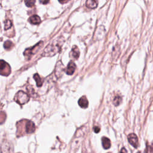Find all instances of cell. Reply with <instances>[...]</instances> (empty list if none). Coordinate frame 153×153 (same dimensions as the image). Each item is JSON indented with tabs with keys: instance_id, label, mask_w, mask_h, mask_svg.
Segmentation results:
<instances>
[{
	"instance_id": "cell-13",
	"label": "cell",
	"mask_w": 153,
	"mask_h": 153,
	"mask_svg": "<svg viewBox=\"0 0 153 153\" xmlns=\"http://www.w3.org/2000/svg\"><path fill=\"white\" fill-rule=\"evenodd\" d=\"M34 79L36 82V86L38 87H42L43 85V82L42 80V79L40 76V75L38 74H35L34 75Z\"/></svg>"
},
{
	"instance_id": "cell-18",
	"label": "cell",
	"mask_w": 153,
	"mask_h": 153,
	"mask_svg": "<svg viewBox=\"0 0 153 153\" xmlns=\"http://www.w3.org/2000/svg\"><path fill=\"white\" fill-rule=\"evenodd\" d=\"M12 26V22L10 20H6L5 22V25H4V29L6 30H7L10 29Z\"/></svg>"
},
{
	"instance_id": "cell-15",
	"label": "cell",
	"mask_w": 153,
	"mask_h": 153,
	"mask_svg": "<svg viewBox=\"0 0 153 153\" xmlns=\"http://www.w3.org/2000/svg\"><path fill=\"white\" fill-rule=\"evenodd\" d=\"M122 101V98L120 96H116V97L114 98V99L113 100V104L115 106H118V105H119L121 103Z\"/></svg>"
},
{
	"instance_id": "cell-12",
	"label": "cell",
	"mask_w": 153,
	"mask_h": 153,
	"mask_svg": "<svg viewBox=\"0 0 153 153\" xmlns=\"http://www.w3.org/2000/svg\"><path fill=\"white\" fill-rule=\"evenodd\" d=\"M86 6L89 8V9H95L98 6V1H93V0H89V1H87L86 3Z\"/></svg>"
},
{
	"instance_id": "cell-1",
	"label": "cell",
	"mask_w": 153,
	"mask_h": 153,
	"mask_svg": "<svg viewBox=\"0 0 153 153\" xmlns=\"http://www.w3.org/2000/svg\"><path fill=\"white\" fill-rule=\"evenodd\" d=\"M14 100L17 103L22 105L26 103L29 101V96L26 93L23 91H19L16 94Z\"/></svg>"
},
{
	"instance_id": "cell-22",
	"label": "cell",
	"mask_w": 153,
	"mask_h": 153,
	"mask_svg": "<svg viewBox=\"0 0 153 153\" xmlns=\"http://www.w3.org/2000/svg\"><path fill=\"white\" fill-rule=\"evenodd\" d=\"M40 2L41 3H43V4H47L48 3L49 1H40Z\"/></svg>"
},
{
	"instance_id": "cell-11",
	"label": "cell",
	"mask_w": 153,
	"mask_h": 153,
	"mask_svg": "<svg viewBox=\"0 0 153 153\" xmlns=\"http://www.w3.org/2000/svg\"><path fill=\"white\" fill-rule=\"evenodd\" d=\"M102 143L103 147L106 149H108L111 147V141L106 137H103L102 138Z\"/></svg>"
},
{
	"instance_id": "cell-8",
	"label": "cell",
	"mask_w": 153,
	"mask_h": 153,
	"mask_svg": "<svg viewBox=\"0 0 153 153\" xmlns=\"http://www.w3.org/2000/svg\"><path fill=\"white\" fill-rule=\"evenodd\" d=\"M63 65L61 63V62H59L57 63L56 69H55V74L56 76H58V77H60V76L62 75V74H63Z\"/></svg>"
},
{
	"instance_id": "cell-25",
	"label": "cell",
	"mask_w": 153,
	"mask_h": 153,
	"mask_svg": "<svg viewBox=\"0 0 153 153\" xmlns=\"http://www.w3.org/2000/svg\"><path fill=\"white\" fill-rule=\"evenodd\" d=\"M17 153H21V152H17Z\"/></svg>"
},
{
	"instance_id": "cell-21",
	"label": "cell",
	"mask_w": 153,
	"mask_h": 153,
	"mask_svg": "<svg viewBox=\"0 0 153 153\" xmlns=\"http://www.w3.org/2000/svg\"><path fill=\"white\" fill-rule=\"evenodd\" d=\"M120 153H128V152L125 148H122V149L120 151Z\"/></svg>"
},
{
	"instance_id": "cell-10",
	"label": "cell",
	"mask_w": 153,
	"mask_h": 153,
	"mask_svg": "<svg viewBox=\"0 0 153 153\" xmlns=\"http://www.w3.org/2000/svg\"><path fill=\"white\" fill-rule=\"evenodd\" d=\"M29 21L32 24L38 25L41 22V19L37 15H33L29 17Z\"/></svg>"
},
{
	"instance_id": "cell-2",
	"label": "cell",
	"mask_w": 153,
	"mask_h": 153,
	"mask_svg": "<svg viewBox=\"0 0 153 153\" xmlns=\"http://www.w3.org/2000/svg\"><path fill=\"white\" fill-rule=\"evenodd\" d=\"M60 50V47L58 45L50 44L45 49L43 56H55Z\"/></svg>"
},
{
	"instance_id": "cell-6",
	"label": "cell",
	"mask_w": 153,
	"mask_h": 153,
	"mask_svg": "<svg viewBox=\"0 0 153 153\" xmlns=\"http://www.w3.org/2000/svg\"><path fill=\"white\" fill-rule=\"evenodd\" d=\"M25 130L27 133H32L35 130V124L31 121H27L26 123Z\"/></svg>"
},
{
	"instance_id": "cell-23",
	"label": "cell",
	"mask_w": 153,
	"mask_h": 153,
	"mask_svg": "<svg viewBox=\"0 0 153 153\" xmlns=\"http://www.w3.org/2000/svg\"><path fill=\"white\" fill-rule=\"evenodd\" d=\"M59 2H60V3H62V4H63V3H67L68 1H59Z\"/></svg>"
},
{
	"instance_id": "cell-14",
	"label": "cell",
	"mask_w": 153,
	"mask_h": 153,
	"mask_svg": "<svg viewBox=\"0 0 153 153\" xmlns=\"http://www.w3.org/2000/svg\"><path fill=\"white\" fill-rule=\"evenodd\" d=\"M72 55L74 59H78L80 56V51L77 47L74 46L72 49Z\"/></svg>"
},
{
	"instance_id": "cell-5",
	"label": "cell",
	"mask_w": 153,
	"mask_h": 153,
	"mask_svg": "<svg viewBox=\"0 0 153 153\" xmlns=\"http://www.w3.org/2000/svg\"><path fill=\"white\" fill-rule=\"evenodd\" d=\"M129 143L135 148H137L139 145L138 136L135 133H130L128 136Z\"/></svg>"
},
{
	"instance_id": "cell-17",
	"label": "cell",
	"mask_w": 153,
	"mask_h": 153,
	"mask_svg": "<svg viewBox=\"0 0 153 153\" xmlns=\"http://www.w3.org/2000/svg\"><path fill=\"white\" fill-rule=\"evenodd\" d=\"M25 3L27 7H31L34 6V4L35 3V0H27V1H25Z\"/></svg>"
},
{
	"instance_id": "cell-9",
	"label": "cell",
	"mask_w": 153,
	"mask_h": 153,
	"mask_svg": "<svg viewBox=\"0 0 153 153\" xmlns=\"http://www.w3.org/2000/svg\"><path fill=\"white\" fill-rule=\"evenodd\" d=\"M79 104L80 107L83 108H86L88 107L89 105V102L87 101V98L85 96H83L81 98H80L79 101Z\"/></svg>"
},
{
	"instance_id": "cell-7",
	"label": "cell",
	"mask_w": 153,
	"mask_h": 153,
	"mask_svg": "<svg viewBox=\"0 0 153 153\" xmlns=\"http://www.w3.org/2000/svg\"><path fill=\"white\" fill-rule=\"evenodd\" d=\"M75 69H76L75 63L74 62L71 61L69 62V63L67 66L66 72L68 75H72L74 74Z\"/></svg>"
},
{
	"instance_id": "cell-4",
	"label": "cell",
	"mask_w": 153,
	"mask_h": 153,
	"mask_svg": "<svg viewBox=\"0 0 153 153\" xmlns=\"http://www.w3.org/2000/svg\"><path fill=\"white\" fill-rule=\"evenodd\" d=\"M42 42H40L38 44H37L36 45H35L34 47H33L31 49H26L25 50V52H24V55L26 56V57H30L31 56L35 54L37 51L40 49V48L41 47L42 45Z\"/></svg>"
},
{
	"instance_id": "cell-3",
	"label": "cell",
	"mask_w": 153,
	"mask_h": 153,
	"mask_svg": "<svg viewBox=\"0 0 153 153\" xmlns=\"http://www.w3.org/2000/svg\"><path fill=\"white\" fill-rule=\"evenodd\" d=\"M0 72L1 75L4 76H8L11 72L10 65L3 60H1L0 62Z\"/></svg>"
},
{
	"instance_id": "cell-26",
	"label": "cell",
	"mask_w": 153,
	"mask_h": 153,
	"mask_svg": "<svg viewBox=\"0 0 153 153\" xmlns=\"http://www.w3.org/2000/svg\"><path fill=\"white\" fill-rule=\"evenodd\" d=\"M108 153H111V152H108Z\"/></svg>"
},
{
	"instance_id": "cell-20",
	"label": "cell",
	"mask_w": 153,
	"mask_h": 153,
	"mask_svg": "<svg viewBox=\"0 0 153 153\" xmlns=\"http://www.w3.org/2000/svg\"><path fill=\"white\" fill-rule=\"evenodd\" d=\"M93 130H94V132H95V133H98L99 132V131H100L101 129H100V128H99V127H98V126H95V127H94Z\"/></svg>"
},
{
	"instance_id": "cell-16",
	"label": "cell",
	"mask_w": 153,
	"mask_h": 153,
	"mask_svg": "<svg viewBox=\"0 0 153 153\" xmlns=\"http://www.w3.org/2000/svg\"><path fill=\"white\" fill-rule=\"evenodd\" d=\"M13 43L9 40L6 41L4 44V47L6 49H10V48H12L13 47Z\"/></svg>"
},
{
	"instance_id": "cell-24",
	"label": "cell",
	"mask_w": 153,
	"mask_h": 153,
	"mask_svg": "<svg viewBox=\"0 0 153 153\" xmlns=\"http://www.w3.org/2000/svg\"><path fill=\"white\" fill-rule=\"evenodd\" d=\"M137 153H141V152H139H139H138Z\"/></svg>"
},
{
	"instance_id": "cell-19",
	"label": "cell",
	"mask_w": 153,
	"mask_h": 153,
	"mask_svg": "<svg viewBox=\"0 0 153 153\" xmlns=\"http://www.w3.org/2000/svg\"><path fill=\"white\" fill-rule=\"evenodd\" d=\"M2 153H10V148L7 145H4L2 149Z\"/></svg>"
}]
</instances>
